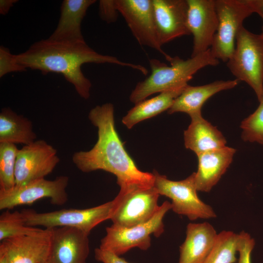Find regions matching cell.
I'll use <instances>...</instances> for the list:
<instances>
[{
	"label": "cell",
	"instance_id": "obj_1",
	"mask_svg": "<svg viewBox=\"0 0 263 263\" xmlns=\"http://www.w3.org/2000/svg\"><path fill=\"white\" fill-rule=\"evenodd\" d=\"M88 118L97 128L98 138L90 150L73 154L76 167L83 172L103 170L113 174L121 190L153 187V173L140 170L124 148L115 129L113 105L96 106Z\"/></svg>",
	"mask_w": 263,
	"mask_h": 263
},
{
	"label": "cell",
	"instance_id": "obj_2",
	"mask_svg": "<svg viewBox=\"0 0 263 263\" xmlns=\"http://www.w3.org/2000/svg\"><path fill=\"white\" fill-rule=\"evenodd\" d=\"M15 57L17 61L26 69L38 70L44 75L49 73L62 74L74 86L78 95L85 99L89 98L92 87L90 80L81 70V66L85 63L113 64L137 70L144 75L148 72L142 65L99 54L86 42L41 39L33 43L25 52L15 55Z\"/></svg>",
	"mask_w": 263,
	"mask_h": 263
},
{
	"label": "cell",
	"instance_id": "obj_3",
	"mask_svg": "<svg viewBox=\"0 0 263 263\" xmlns=\"http://www.w3.org/2000/svg\"><path fill=\"white\" fill-rule=\"evenodd\" d=\"M166 59L169 66L155 58L149 60L151 74L136 85L130 96L132 102L135 104L154 94L185 87L200 69L219 64L210 49L186 60L170 56Z\"/></svg>",
	"mask_w": 263,
	"mask_h": 263
},
{
	"label": "cell",
	"instance_id": "obj_4",
	"mask_svg": "<svg viewBox=\"0 0 263 263\" xmlns=\"http://www.w3.org/2000/svg\"><path fill=\"white\" fill-rule=\"evenodd\" d=\"M232 74L254 90L259 101L263 94V37L244 26L237 33L233 54L226 62Z\"/></svg>",
	"mask_w": 263,
	"mask_h": 263
},
{
	"label": "cell",
	"instance_id": "obj_5",
	"mask_svg": "<svg viewBox=\"0 0 263 263\" xmlns=\"http://www.w3.org/2000/svg\"><path fill=\"white\" fill-rule=\"evenodd\" d=\"M262 0H215L218 25L210 51L227 62L234 53L236 38L244 20L257 13Z\"/></svg>",
	"mask_w": 263,
	"mask_h": 263
},
{
	"label": "cell",
	"instance_id": "obj_6",
	"mask_svg": "<svg viewBox=\"0 0 263 263\" xmlns=\"http://www.w3.org/2000/svg\"><path fill=\"white\" fill-rule=\"evenodd\" d=\"M171 209V203L166 201L149 221L131 227L112 225L106 228V234L101 240L99 248L120 256L134 247L143 250L151 245V236L159 237L164 231L163 219Z\"/></svg>",
	"mask_w": 263,
	"mask_h": 263
},
{
	"label": "cell",
	"instance_id": "obj_7",
	"mask_svg": "<svg viewBox=\"0 0 263 263\" xmlns=\"http://www.w3.org/2000/svg\"><path fill=\"white\" fill-rule=\"evenodd\" d=\"M113 201L85 209H62L47 212L33 209L21 211L26 225L42 226L45 228L68 226L79 229L89 235L98 224L110 219Z\"/></svg>",
	"mask_w": 263,
	"mask_h": 263
},
{
	"label": "cell",
	"instance_id": "obj_8",
	"mask_svg": "<svg viewBox=\"0 0 263 263\" xmlns=\"http://www.w3.org/2000/svg\"><path fill=\"white\" fill-rule=\"evenodd\" d=\"M154 187L160 195L171 200V210L177 214L187 216L191 221L216 217L213 209L198 197L195 180V172L180 181L169 180L156 170Z\"/></svg>",
	"mask_w": 263,
	"mask_h": 263
},
{
	"label": "cell",
	"instance_id": "obj_9",
	"mask_svg": "<svg viewBox=\"0 0 263 263\" xmlns=\"http://www.w3.org/2000/svg\"><path fill=\"white\" fill-rule=\"evenodd\" d=\"M160 195L154 186L120 190L113 200L110 219L113 224L131 227L146 223L157 212Z\"/></svg>",
	"mask_w": 263,
	"mask_h": 263
},
{
	"label": "cell",
	"instance_id": "obj_10",
	"mask_svg": "<svg viewBox=\"0 0 263 263\" xmlns=\"http://www.w3.org/2000/svg\"><path fill=\"white\" fill-rule=\"evenodd\" d=\"M69 181V177L64 175L53 180L42 178L22 186H15L10 190H0V209L10 210L43 198L50 199L54 205H63L68 200L66 188Z\"/></svg>",
	"mask_w": 263,
	"mask_h": 263
},
{
	"label": "cell",
	"instance_id": "obj_11",
	"mask_svg": "<svg viewBox=\"0 0 263 263\" xmlns=\"http://www.w3.org/2000/svg\"><path fill=\"white\" fill-rule=\"evenodd\" d=\"M57 150L44 140H36L19 149L16 163L15 182L22 186L45 178L58 164Z\"/></svg>",
	"mask_w": 263,
	"mask_h": 263
},
{
	"label": "cell",
	"instance_id": "obj_12",
	"mask_svg": "<svg viewBox=\"0 0 263 263\" xmlns=\"http://www.w3.org/2000/svg\"><path fill=\"white\" fill-rule=\"evenodd\" d=\"M133 36L141 45L153 49L167 59L169 56L162 48L154 16L152 0H115Z\"/></svg>",
	"mask_w": 263,
	"mask_h": 263
},
{
	"label": "cell",
	"instance_id": "obj_13",
	"mask_svg": "<svg viewBox=\"0 0 263 263\" xmlns=\"http://www.w3.org/2000/svg\"><path fill=\"white\" fill-rule=\"evenodd\" d=\"M187 25L192 34L191 57L209 50L213 43L218 25L215 0H187Z\"/></svg>",
	"mask_w": 263,
	"mask_h": 263
},
{
	"label": "cell",
	"instance_id": "obj_14",
	"mask_svg": "<svg viewBox=\"0 0 263 263\" xmlns=\"http://www.w3.org/2000/svg\"><path fill=\"white\" fill-rule=\"evenodd\" d=\"M51 229V246L47 263H86L90 251L89 234L68 226Z\"/></svg>",
	"mask_w": 263,
	"mask_h": 263
},
{
	"label": "cell",
	"instance_id": "obj_15",
	"mask_svg": "<svg viewBox=\"0 0 263 263\" xmlns=\"http://www.w3.org/2000/svg\"><path fill=\"white\" fill-rule=\"evenodd\" d=\"M154 16L161 45L190 33L187 25V0H152Z\"/></svg>",
	"mask_w": 263,
	"mask_h": 263
},
{
	"label": "cell",
	"instance_id": "obj_16",
	"mask_svg": "<svg viewBox=\"0 0 263 263\" xmlns=\"http://www.w3.org/2000/svg\"><path fill=\"white\" fill-rule=\"evenodd\" d=\"M51 229L1 241L0 247L8 256L9 263H47L51 246Z\"/></svg>",
	"mask_w": 263,
	"mask_h": 263
},
{
	"label": "cell",
	"instance_id": "obj_17",
	"mask_svg": "<svg viewBox=\"0 0 263 263\" xmlns=\"http://www.w3.org/2000/svg\"><path fill=\"white\" fill-rule=\"evenodd\" d=\"M218 234L207 222L189 223L185 240L180 246L178 263H204L216 243Z\"/></svg>",
	"mask_w": 263,
	"mask_h": 263
},
{
	"label": "cell",
	"instance_id": "obj_18",
	"mask_svg": "<svg viewBox=\"0 0 263 263\" xmlns=\"http://www.w3.org/2000/svg\"><path fill=\"white\" fill-rule=\"evenodd\" d=\"M235 152L234 148L225 146L197 155L195 180L198 191L208 192L211 190L229 167Z\"/></svg>",
	"mask_w": 263,
	"mask_h": 263
},
{
	"label": "cell",
	"instance_id": "obj_19",
	"mask_svg": "<svg viewBox=\"0 0 263 263\" xmlns=\"http://www.w3.org/2000/svg\"><path fill=\"white\" fill-rule=\"evenodd\" d=\"M95 0H64L56 26L49 39L72 43L85 42L81 32V23L89 7Z\"/></svg>",
	"mask_w": 263,
	"mask_h": 263
},
{
	"label": "cell",
	"instance_id": "obj_20",
	"mask_svg": "<svg viewBox=\"0 0 263 263\" xmlns=\"http://www.w3.org/2000/svg\"><path fill=\"white\" fill-rule=\"evenodd\" d=\"M239 81L234 80H216L202 86H192L188 85L181 94L176 97L170 108L169 114L182 112L191 117L201 115V108L210 97L221 91L232 89Z\"/></svg>",
	"mask_w": 263,
	"mask_h": 263
},
{
	"label": "cell",
	"instance_id": "obj_21",
	"mask_svg": "<svg viewBox=\"0 0 263 263\" xmlns=\"http://www.w3.org/2000/svg\"><path fill=\"white\" fill-rule=\"evenodd\" d=\"M191 119V123L184 133L187 149L198 155L226 146V141L222 132L202 115Z\"/></svg>",
	"mask_w": 263,
	"mask_h": 263
},
{
	"label": "cell",
	"instance_id": "obj_22",
	"mask_svg": "<svg viewBox=\"0 0 263 263\" xmlns=\"http://www.w3.org/2000/svg\"><path fill=\"white\" fill-rule=\"evenodd\" d=\"M187 86L161 92L155 97L135 104L123 117V124L131 129L137 123L168 110Z\"/></svg>",
	"mask_w": 263,
	"mask_h": 263
},
{
	"label": "cell",
	"instance_id": "obj_23",
	"mask_svg": "<svg viewBox=\"0 0 263 263\" xmlns=\"http://www.w3.org/2000/svg\"><path fill=\"white\" fill-rule=\"evenodd\" d=\"M37 135L32 122L17 114L10 108L1 109L0 113V143L27 145L36 140Z\"/></svg>",
	"mask_w": 263,
	"mask_h": 263
},
{
	"label": "cell",
	"instance_id": "obj_24",
	"mask_svg": "<svg viewBox=\"0 0 263 263\" xmlns=\"http://www.w3.org/2000/svg\"><path fill=\"white\" fill-rule=\"evenodd\" d=\"M238 234L223 230L218 234L216 243L204 263H236L238 261Z\"/></svg>",
	"mask_w": 263,
	"mask_h": 263
},
{
	"label": "cell",
	"instance_id": "obj_25",
	"mask_svg": "<svg viewBox=\"0 0 263 263\" xmlns=\"http://www.w3.org/2000/svg\"><path fill=\"white\" fill-rule=\"evenodd\" d=\"M43 229L26 225L21 211L6 210L0 216V240L35 234Z\"/></svg>",
	"mask_w": 263,
	"mask_h": 263
},
{
	"label": "cell",
	"instance_id": "obj_26",
	"mask_svg": "<svg viewBox=\"0 0 263 263\" xmlns=\"http://www.w3.org/2000/svg\"><path fill=\"white\" fill-rule=\"evenodd\" d=\"M19 149L16 144L0 143V190H8L16 185L15 168Z\"/></svg>",
	"mask_w": 263,
	"mask_h": 263
},
{
	"label": "cell",
	"instance_id": "obj_27",
	"mask_svg": "<svg viewBox=\"0 0 263 263\" xmlns=\"http://www.w3.org/2000/svg\"><path fill=\"white\" fill-rule=\"evenodd\" d=\"M255 111L241 123L242 138L244 141L263 145V94Z\"/></svg>",
	"mask_w": 263,
	"mask_h": 263
},
{
	"label": "cell",
	"instance_id": "obj_28",
	"mask_svg": "<svg viewBox=\"0 0 263 263\" xmlns=\"http://www.w3.org/2000/svg\"><path fill=\"white\" fill-rule=\"evenodd\" d=\"M27 69L19 64L16 60L15 55L11 53L10 50L3 46L0 47V77L13 72H22Z\"/></svg>",
	"mask_w": 263,
	"mask_h": 263
},
{
	"label": "cell",
	"instance_id": "obj_29",
	"mask_svg": "<svg viewBox=\"0 0 263 263\" xmlns=\"http://www.w3.org/2000/svg\"><path fill=\"white\" fill-rule=\"evenodd\" d=\"M255 242L248 233L242 231L238 234L237 250L238 263H251V256Z\"/></svg>",
	"mask_w": 263,
	"mask_h": 263
},
{
	"label": "cell",
	"instance_id": "obj_30",
	"mask_svg": "<svg viewBox=\"0 0 263 263\" xmlns=\"http://www.w3.org/2000/svg\"><path fill=\"white\" fill-rule=\"evenodd\" d=\"M115 0H100L99 2V15L104 21L110 23L115 22L118 17Z\"/></svg>",
	"mask_w": 263,
	"mask_h": 263
},
{
	"label": "cell",
	"instance_id": "obj_31",
	"mask_svg": "<svg viewBox=\"0 0 263 263\" xmlns=\"http://www.w3.org/2000/svg\"><path fill=\"white\" fill-rule=\"evenodd\" d=\"M94 258L96 261L102 263H131L120 256L99 247L94 249Z\"/></svg>",
	"mask_w": 263,
	"mask_h": 263
},
{
	"label": "cell",
	"instance_id": "obj_32",
	"mask_svg": "<svg viewBox=\"0 0 263 263\" xmlns=\"http://www.w3.org/2000/svg\"><path fill=\"white\" fill-rule=\"evenodd\" d=\"M18 1L17 0H0V14L2 15L7 14L11 7Z\"/></svg>",
	"mask_w": 263,
	"mask_h": 263
},
{
	"label": "cell",
	"instance_id": "obj_33",
	"mask_svg": "<svg viewBox=\"0 0 263 263\" xmlns=\"http://www.w3.org/2000/svg\"><path fill=\"white\" fill-rule=\"evenodd\" d=\"M0 263H9L8 256L5 250L0 247Z\"/></svg>",
	"mask_w": 263,
	"mask_h": 263
},
{
	"label": "cell",
	"instance_id": "obj_34",
	"mask_svg": "<svg viewBox=\"0 0 263 263\" xmlns=\"http://www.w3.org/2000/svg\"><path fill=\"white\" fill-rule=\"evenodd\" d=\"M257 14L260 15V16L262 18L263 20V0H262L261 5L258 11ZM262 29V32L261 35L263 37V25Z\"/></svg>",
	"mask_w": 263,
	"mask_h": 263
}]
</instances>
